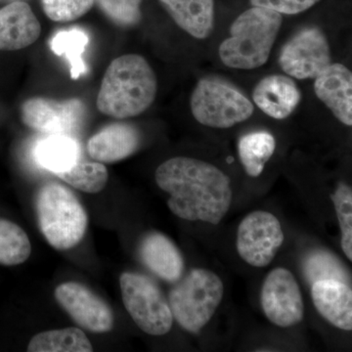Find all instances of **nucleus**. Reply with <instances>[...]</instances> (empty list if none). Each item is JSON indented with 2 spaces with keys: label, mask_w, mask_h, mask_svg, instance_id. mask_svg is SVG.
Segmentation results:
<instances>
[{
  "label": "nucleus",
  "mask_w": 352,
  "mask_h": 352,
  "mask_svg": "<svg viewBox=\"0 0 352 352\" xmlns=\"http://www.w3.org/2000/svg\"><path fill=\"white\" fill-rule=\"evenodd\" d=\"M143 0H96L104 15L122 28L135 27L141 19Z\"/></svg>",
  "instance_id": "nucleus-27"
},
{
  "label": "nucleus",
  "mask_w": 352,
  "mask_h": 352,
  "mask_svg": "<svg viewBox=\"0 0 352 352\" xmlns=\"http://www.w3.org/2000/svg\"><path fill=\"white\" fill-rule=\"evenodd\" d=\"M331 199L340 230V247L347 259L352 261V189L351 185L340 182Z\"/></svg>",
  "instance_id": "nucleus-26"
},
{
  "label": "nucleus",
  "mask_w": 352,
  "mask_h": 352,
  "mask_svg": "<svg viewBox=\"0 0 352 352\" xmlns=\"http://www.w3.org/2000/svg\"><path fill=\"white\" fill-rule=\"evenodd\" d=\"M282 14L252 6L230 27L229 36L220 44L219 54L228 68L254 69L266 64L281 29Z\"/></svg>",
  "instance_id": "nucleus-3"
},
{
  "label": "nucleus",
  "mask_w": 352,
  "mask_h": 352,
  "mask_svg": "<svg viewBox=\"0 0 352 352\" xmlns=\"http://www.w3.org/2000/svg\"><path fill=\"white\" fill-rule=\"evenodd\" d=\"M320 0H251L252 6L264 7L280 14L295 15L305 12Z\"/></svg>",
  "instance_id": "nucleus-30"
},
{
  "label": "nucleus",
  "mask_w": 352,
  "mask_h": 352,
  "mask_svg": "<svg viewBox=\"0 0 352 352\" xmlns=\"http://www.w3.org/2000/svg\"><path fill=\"white\" fill-rule=\"evenodd\" d=\"M29 352H91L94 346L80 329L69 327L46 331L34 336Z\"/></svg>",
  "instance_id": "nucleus-22"
},
{
  "label": "nucleus",
  "mask_w": 352,
  "mask_h": 352,
  "mask_svg": "<svg viewBox=\"0 0 352 352\" xmlns=\"http://www.w3.org/2000/svg\"><path fill=\"white\" fill-rule=\"evenodd\" d=\"M261 305L266 318L277 327H294L305 317L300 285L287 268H275L268 273L261 287Z\"/></svg>",
  "instance_id": "nucleus-10"
},
{
  "label": "nucleus",
  "mask_w": 352,
  "mask_h": 352,
  "mask_svg": "<svg viewBox=\"0 0 352 352\" xmlns=\"http://www.w3.org/2000/svg\"><path fill=\"white\" fill-rule=\"evenodd\" d=\"M176 283L168 300L173 319L187 332L200 333L223 300V282L212 271L195 268Z\"/></svg>",
  "instance_id": "nucleus-5"
},
{
  "label": "nucleus",
  "mask_w": 352,
  "mask_h": 352,
  "mask_svg": "<svg viewBox=\"0 0 352 352\" xmlns=\"http://www.w3.org/2000/svg\"><path fill=\"white\" fill-rule=\"evenodd\" d=\"M120 287L124 307L141 331L151 336L170 333L173 325L170 305L153 280L140 273L124 272Z\"/></svg>",
  "instance_id": "nucleus-7"
},
{
  "label": "nucleus",
  "mask_w": 352,
  "mask_h": 352,
  "mask_svg": "<svg viewBox=\"0 0 352 352\" xmlns=\"http://www.w3.org/2000/svg\"><path fill=\"white\" fill-rule=\"evenodd\" d=\"M32 254L29 236L18 224L0 219V264L15 266L24 263Z\"/></svg>",
  "instance_id": "nucleus-23"
},
{
  "label": "nucleus",
  "mask_w": 352,
  "mask_h": 352,
  "mask_svg": "<svg viewBox=\"0 0 352 352\" xmlns=\"http://www.w3.org/2000/svg\"><path fill=\"white\" fill-rule=\"evenodd\" d=\"M36 210L39 230L51 247L68 251L82 242L88 215L68 187L57 182L45 183L36 195Z\"/></svg>",
  "instance_id": "nucleus-4"
},
{
  "label": "nucleus",
  "mask_w": 352,
  "mask_h": 352,
  "mask_svg": "<svg viewBox=\"0 0 352 352\" xmlns=\"http://www.w3.org/2000/svg\"><path fill=\"white\" fill-rule=\"evenodd\" d=\"M43 12L50 20L68 23L91 10L95 0H41Z\"/></svg>",
  "instance_id": "nucleus-28"
},
{
  "label": "nucleus",
  "mask_w": 352,
  "mask_h": 352,
  "mask_svg": "<svg viewBox=\"0 0 352 352\" xmlns=\"http://www.w3.org/2000/svg\"><path fill=\"white\" fill-rule=\"evenodd\" d=\"M340 270L342 268L337 261L326 254H316L307 263L308 275L315 278L314 281L321 279L340 280Z\"/></svg>",
  "instance_id": "nucleus-29"
},
{
  "label": "nucleus",
  "mask_w": 352,
  "mask_h": 352,
  "mask_svg": "<svg viewBox=\"0 0 352 352\" xmlns=\"http://www.w3.org/2000/svg\"><path fill=\"white\" fill-rule=\"evenodd\" d=\"M85 105L78 98L57 99L34 97L21 107V118L25 126L32 131L50 135H71L85 115Z\"/></svg>",
  "instance_id": "nucleus-11"
},
{
  "label": "nucleus",
  "mask_w": 352,
  "mask_h": 352,
  "mask_svg": "<svg viewBox=\"0 0 352 352\" xmlns=\"http://www.w3.org/2000/svg\"><path fill=\"white\" fill-rule=\"evenodd\" d=\"M332 64L328 39L318 28H305L289 39L280 53L279 65L296 80L317 78Z\"/></svg>",
  "instance_id": "nucleus-9"
},
{
  "label": "nucleus",
  "mask_w": 352,
  "mask_h": 352,
  "mask_svg": "<svg viewBox=\"0 0 352 352\" xmlns=\"http://www.w3.org/2000/svg\"><path fill=\"white\" fill-rule=\"evenodd\" d=\"M80 156V145L71 135H50L36 149L38 163L55 175L71 168Z\"/></svg>",
  "instance_id": "nucleus-20"
},
{
  "label": "nucleus",
  "mask_w": 352,
  "mask_h": 352,
  "mask_svg": "<svg viewBox=\"0 0 352 352\" xmlns=\"http://www.w3.org/2000/svg\"><path fill=\"white\" fill-rule=\"evenodd\" d=\"M41 34V23L27 2H11L0 9V51L24 50Z\"/></svg>",
  "instance_id": "nucleus-15"
},
{
  "label": "nucleus",
  "mask_w": 352,
  "mask_h": 352,
  "mask_svg": "<svg viewBox=\"0 0 352 352\" xmlns=\"http://www.w3.org/2000/svg\"><path fill=\"white\" fill-rule=\"evenodd\" d=\"M175 24L197 39H206L214 27V0H159Z\"/></svg>",
  "instance_id": "nucleus-19"
},
{
  "label": "nucleus",
  "mask_w": 352,
  "mask_h": 352,
  "mask_svg": "<svg viewBox=\"0 0 352 352\" xmlns=\"http://www.w3.org/2000/svg\"><path fill=\"white\" fill-rule=\"evenodd\" d=\"M276 150V140L266 131L245 134L238 142V155L248 175L258 177Z\"/></svg>",
  "instance_id": "nucleus-21"
},
{
  "label": "nucleus",
  "mask_w": 352,
  "mask_h": 352,
  "mask_svg": "<svg viewBox=\"0 0 352 352\" xmlns=\"http://www.w3.org/2000/svg\"><path fill=\"white\" fill-rule=\"evenodd\" d=\"M60 179L85 193L96 194L105 188L109 179L106 166L99 162H80L68 170L56 173Z\"/></svg>",
  "instance_id": "nucleus-25"
},
{
  "label": "nucleus",
  "mask_w": 352,
  "mask_h": 352,
  "mask_svg": "<svg viewBox=\"0 0 352 352\" xmlns=\"http://www.w3.org/2000/svg\"><path fill=\"white\" fill-rule=\"evenodd\" d=\"M252 100L268 117L285 120L300 105L302 92L291 76L270 75L256 83Z\"/></svg>",
  "instance_id": "nucleus-16"
},
{
  "label": "nucleus",
  "mask_w": 352,
  "mask_h": 352,
  "mask_svg": "<svg viewBox=\"0 0 352 352\" xmlns=\"http://www.w3.org/2000/svg\"><path fill=\"white\" fill-rule=\"evenodd\" d=\"M139 252L146 267L160 279L168 283H176L182 279L184 258L175 243L164 234H148L141 242Z\"/></svg>",
  "instance_id": "nucleus-18"
},
{
  "label": "nucleus",
  "mask_w": 352,
  "mask_h": 352,
  "mask_svg": "<svg viewBox=\"0 0 352 352\" xmlns=\"http://www.w3.org/2000/svg\"><path fill=\"white\" fill-rule=\"evenodd\" d=\"M284 241L279 219L265 210H254L238 226L236 249L245 263L263 268L272 263Z\"/></svg>",
  "instance_id": "nucleus-8"
},
{
  "label": "nucleus",
  "mask_w": 352,
  "mask_h": 352,
  "mask_svg": "<svg viewBox=\"0 0 352 352\" xmlns=\"http://www.w3.org/2000/svg\"><path fill=\"white\" fill-rule=\"evenodd\" d=\"M54 296L58 305L80 327L96 333L113 330L112 308L85 285L66 282L56 287Z\"/></svg>",
  "instance_id": "nucleus-12"
},
{
  "label": "nucleus",
  "mask_w": 352,
  "mask_h": 352,
  "mask_svg": "<svg viewBox=\"0 0 352 352\" xmlns=\"http://www.w3.org/2000/svg\"><path fill=\"white\" fill-rule=\"evenodd\" d=\"M312 302L317 312L336 328L352 330V291L337 279H321L311 287Z\"/></svg>",
  "instance_id": "nucleus-17"
},
{
  "label": "nucleus",
  "mask_w": 352,
  "mask_h": 352,
  "mask_svg": "<svg viewBox=\"0 0 352 352\" xmlns=\"http://www.w3.org/2000/svg\"><path fill=\"white\" fill-rule=\"evenodd\" d=\"M88 44V36L82 30L72 29L57 32L50 41L51 50L65 56L71 66V76L78 80L87 73L82 54Z\"/></svg>",
  "instance_id": "nucleus-24"
},
{
  "label": "nucleus",
  "mask_w": 352,
  "mask_h": 352,
  "mask_svg": "<svg viewBox=\"0 0 352 352\" xmlns=\"http://www.w3.org/2000/svg\"><path fill=\"white\" fill-rule=\"evenodd\" d=\"M155 180L170 196L166 205L170 212L187 221L217 226L232 205L230 177L203 160L171 157L157 166Z\"/></svg>",
  "instance_id": "nucleus-1"
},
{
  "label": "nucleus",
  "mask_w": 352,
  "mask_h": 352,
  "mask_svg": "<svg viewBox=\"0 0 352 352\" xmlns=\"http://www.w3.org/2000/svg\"><path fill=\"white\" fill-rule=\"evenodd\" d=\"M157 80L144 57L126 54L109 65L97 96L99 112L113 119L138 117L154 103Z\"/></svg>",
  "instance_id": "nucleus-2"
},
{
  "label": "nucleus",
  "mask_w": 352,
  "mask_h": 352,
  "mask_svg": "<svg viewBox=\"0 0 352 352\" xmlns=\"http://www.w3.org/2000/svg\"><path fill=\"white\" fill-rule=\"evenodd\" d=\"M16 1H25V0H0V3L8 4V3H11V2H16Z\"/></svg>",
  "instance_id": "nucleus-31"
},
{
  "label": "nucleus",
  "mask_w": 352,
  "mask_h": 352,
  "mask_svg": "<svg viewBox=\"0 0 352 352\" xmlns=\"http://www.w3.org/2000/svg\"><path fill=\"white\" fill-rule=\"evenodd\" d=\"M141 144V134L127 122H113L96 132L87 141V153L94 161L113 164L131 157Z\"/></svg>",
  "instance_id": "nucleus-13"
},
{
  "label": "nucleus",
  "mask_w": 352,
  "mask_h": 352,
  "mask_svg": "<svg viewBox=\"0 0 352 352\" xmlns=\"http://www.w3.org/2000/svg\"><path fill=\"white\" fill-rule=\"evenodd\" d=\"M314 92L344 126H352V74L340 63L331 64L315 78Z\"/></svg>",
  "instance_id": "nucleus-14"
},
{
  "label": "nucleus",
  "mask_w": 352,
  "mask_h": 352,
  "mask_svg": "<svg viewBox=\"0 0 352 352\" xmlns=\"http://www.w3.org/2000/svg\"><path fill=\"white\" fill-rule=\"evenodd\" d=\"M190 108L199 124L212 129H229L254 113L252 102L238 88L217 78L199 80L190 98Z\"/></svg>",
  "instance_id": "nucleus-6"
}]
</instances>
